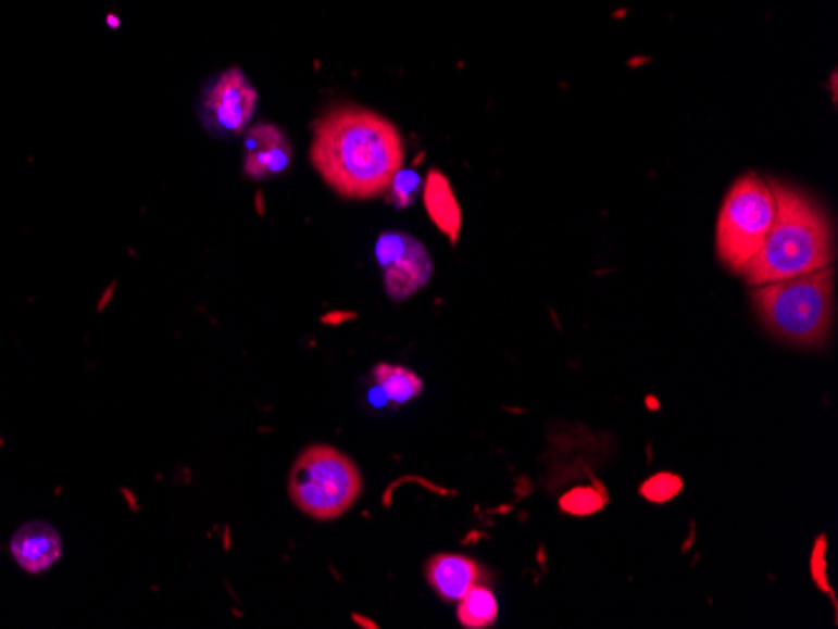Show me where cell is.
Returning a JSON list of instances; mask_svg holds the SVG:
<instances>
[{
  "label": "cell",
  "instance_id": "obj_1",
  "mask_svg": "<svg viewBox=\"0 0 838 629\" xmlns=\"http://www.w3.org/2000/svg\"><path fill=\"white\" fill-rule=\"evenodd\" d=\"M312 163L341 199L370 201L404 166V138L392 121L360 105H337L316 121Z\"/></svg>",
  "mask_w": 838,
  "mask_h": 629
},
{
  "label": "cell",
  "instance_id": "obj_2",
  "mask_svg": "<svg viewBox=\"0 0 838 629\" xmlns=\"http://www.w3.org/2000/svg\"><path fill=\"white\" fill-rule=\"evenodd\" d=\"M776 218L761 251L746 266L743 279L751 286L796 279L834 264V231L824 211L786 186H773Z\"/></svg>",
  "mask_w": 838,
  "mask_h": 629
},
{
  "label": "cell",
  "instance_id": "obj_3",
  "mask_svg": "<svg viewBox=\"0 0 838 629\" xmlns=\"http://www.w3.org/2000/svg\"><path fill=\"white\" fill-rule=\"evenodd\" d=\"M751 299L773 337L793 347H816L834 324V266L753 286Z\"/></svg>",
  "mask_w": 838,
  "mask_h": 629
},
{
  "label": "cell",
  "instance_id": "obj_4",
  "mask_svg": "<svg viewBox=\"0 0 838 629\" xmlns=\"http://www.w3.org/2000/svg\"><path fill=\"white\" fill-rule=\"evenodd\" d=\"M364 492L357 464L329 444H312L297 456L289 471V496L295 506L316 521L339 519Z\"/></svg>",
  "mask_w": 838,
  "mask_h": 629
},
{
  "label": "cell",
  "instance_id": "obj_5",
  "mask_svg": "<svg viewBox=\"0 0 838 629\" xmlns=\"http://www.w3.org/2000/svg\"><path fill=\"white\" fill-rule=\"evenodd\" d=\"M773 218H776L773 184L755 174L738 178L721 203L718 226H715V251L721 264L730 272L743 274L766 241Z\"/></svg>",
  "mask_w": 838,
  "mask_h": 629
},
{
  "label": "cell",
  "instance_id": "obj_6",
  "mask_svg": "<svg viewBox=\"0 0 838 629\" xmlns=\"http://www.w3.org/2000/svg\"><path fill=\"white\" fill-rule=\"evenodd\" d=\"M257 105L259 93L247 73L241 68H229L203 86L197 116L209 136L218 141H236L249 130Z\"/></svg>",
  "mask_w": 838,
  "mask_h": 629
},
{
  "label": "cell",
  "instance_id": "obj_7",
  "mask_svg": "<svg viewBox=\"0 0 838 629\" xmlns=\"http://www.w3.org/2000/svg\"><path fill=\"white\" fill-rule=\"evenodd\" d=\"M374 261L382 272L387 297L392 301H407L425 289L433 279V256L410 234L387 231L374 243Z\"/></svg>",
  "mask_w": 838,
  "mask_h": 629
},
{
  "label": "cell",
  "instance_id": "obj_8",
  "mask_svg": "<svg viewBox=\"0 0 838 629\" xmlns=\"http://www.w3.org/2000/svg\"><path fill=\"white\" fill-rule=\"evenodd\" d=\"M295 149L287 134L274 124L249 126L243 134V174L251 181H268L289 171Z\"/></svg>",
  "mask_w": 838,
  "mask_h": 629
},
{
  "label": "cell",
  "instance_id": "obj_9",
  "mask_svg": "<svg viewBox=\"0 0 838 629\" xmlns=\"http://www.w3.org/2000/svg\"><path fill=\"white\" fill-rule=\"evenodd\" d=\"M11 554L23 571L43 575L63 557V539L48 521H26L11 537Z\"/></svg>",
  "mask_w": 838,
  "mask_h": 629
},
{
  "label": "cell",
  "instance_id": "obj_10",
  "mask_svg": "<svg viewBox=\"0 0 838 629\" xmlns=\"http://www.w3.org/2000/svg\"><path fill=\"white\" fill-rule=\"evenodd\" d=\"M422 391H425V381L412 369L400 364H377L367 377L364 402L377 412H389L414 402Z\"/></svg>",
  "mask_w": 838,
  "mask_h": 629
},
{
  "label": "cell",
  "instance_id": "obj_11",
  "mask_svg": "<svg viewBox=\"0 0 838 629\" xmlns=\"http://www.w3.org/2000/svg\"><path fill=\"white\" fill-rule=\"evenodd\" d=\"M427 584L447 602H460L475 584H483V569L462 554H437L425 567Z\"/></svg>",
  "mask_w": 838,
  "mask_h": 629
},
{
  "label": "cell",
  "instance_id": "obj_12",
  "mask_svg": "<svg viewBox=\"0 0 838 629\" xmlns=\"http://www.w3.org/2000/svg\"><path fill=\"white\" fill-rule=\"evenodd\" d=\"M422 199H425L427 214L435 221L439 231H442L452 243H458V236L462 228V211L458 199H454L452 186L447 181V176L439 174V171H429L425 184H422Z\"/></svg>",
  "mask_w": 838,
  "mask_h": 629
},
{
  "label": "cell",
  "instance_id": "obj_13",
  "mask_svg": "<svg viewBox=\"0 0 838 629\" xmlns=\"http://www.w3.org/2000/svg\"><path fill=\"white\" fill-rule=\"evenodd\" d=\"M500 615L498 597L490 587L475 584L472 590L458 602V619L462 627L467 629H485L495 625V619Z\"/></svg>",
  "mask_w": 838,
  "mask_h": 629
},
{
  "label": "cell",
  "instance_id": "obj_14",
  "mask_svg": "<svg viewBox=\"0 0 838 629\" xmlns=\"http://www.w3.org/2000/svg\"><path fill=\"white\" fill-rule=\"evenodd\" d=\"M422 184L425 181H422L420 174H414V171L402 166L395 174L392 184H389V189L385 191V196L395 209H410L412 203L422 196Z\"/></svg>",
  "mask_w": 838,
  "mask_h": 629
},
{
  "label": "cell",
  "instance_id": "obj_15",
  "mask_svg": "<svg viewBox=\"0 0 838 629\" xmlns=\"http://www.w3.org/2000/svg\"><path fill=\"white\" fill-rule=\"evenodd\" d=\"M680 489H683V481L678 477H673V474H658V477L648 479L646 485L640 487V494L650 502L661 504V502L673 500V496L678 494Z\"/></svg>",
  "mask_w": 838,
  "mask_h": 629
},
{
  "label": "cell",
  "instance_id": "obj_16",
  "mask_svg": "<svg viewBox=\"0 0 838 629\" xmlns=\"http://www.w3.org/2000/svg\"><path fill=\"white\" fill-rule=\"evenodd\" d=\"M603 502H605L603 496L585 487V489H573V492H567L563 496V502H560V506L571 514H592L603 506Z\"/></svg>",
  "mask_w": 838,
  "mask_h": 629
},
{
  "label": "cell",
  "instance_id": "obj_17",
  "mask_svg": "<svg viewBox=\"0 0 838 629\" xmlns=\"http://www.w3.org/2000/svg\"><path fill=\"white\" fill-rule=\"evenodd\" d=\"M813 577H816L821 590L831 592L826 582V539H818L816 542V552H813Z\"/></svg>",
  "mask_w": 838,
  "mask_h": 629
}]
</instances>
